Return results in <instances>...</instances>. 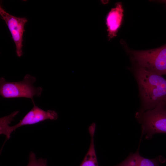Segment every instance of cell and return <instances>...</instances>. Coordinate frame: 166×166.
Here are the masks:
<instances>
[{
  "label": "cell",
  "instance_id": "cell-10",
  "mask_svg": "<svg viewBox=\"0 0 166 166\" xmlns=\"http://www.w3.org/2000/svg\"><path fill=\"white\" fill-rule=\"evenodd\" d=\"M26 166H47V160L42 158L37 159L35 154L31 152L29 155L28 164Z\"/></svg>",
  "mask_w": 166,
  "mask_h": 166
},
{
  "label": "cell",
  "instance_id": "cell-1",
  "mask_svg": "<svg viewBox=\"0 0 166 166\" xmlns=\"http://www.w3.org/2000/svg\"><path fill=\"white\" fill-rule=\"evenodd\" d=\"M137 82L140 101L139 112L152 109L166 99V79L133 64L131 69Z\"/></svg>",
  "mask_w": 166,
  "mask_h": 166
},
{
  "label": "cell",
  "instance_id": "cell-4",
  "mask_svg": "<svg viewBox=\"0 0 166 166\" xmlns=\"http://www.w3.org/2000/svg\"><path fill=\"white\" fill-rule=\"evenodd\" d=\"M32 101V109L17 124L13 126L9 125L14 118L11 115L0 118V134L5 135L7 140L10 139L14 131L20 127L35 124L47 120H56L58 118V114L55 111H45L36 105L34 101Z\"/></svg>",
  "mask_w": 166,
  "mask_h": 166
},
{
  "label": "cell",
  "instance_id": "cell-7",
  "mask_svg": "<svg viewBox=\"0 0 166 166\" xmlns=\"http://www.w3.org/2000/svg\"><path fill=\"white\" fill-rule=\"evenodd\" d=\"M115 5L108 13L106 18L109 40L117 36L123 19L124 9L122 3L118 2Z\"/></svg>",
  "mask_w": 166,
  "mask_h": 166
},
{
  "label": "cell",
  "instance_id": "cell-11",
  "mask_svg": "<svg viewBox=\"0 0 166 166\" xmlns=\"http://www.w3.org/2000/svg\"><path fill=\"white\" fill-rule=\"evenodd\" d=\"M164 101L165 102H166V99H165V100H164Z\"/></svg>",
  "mask_w": 166,
  "mask_h": 166
},
{
  "label": "cell",
  "instance_id": "cell-12",
  "mask_svg": "<svg viewBox=\"0 0 166 166\" xmlns=\"http://www.w3.org/2000/svg\"><path fill=\"white\" fill-rule=\"evenodd\" d=\"M165 2L166 3V1H165Z\"/></svg>",
  "mask_w": 166,
  "mask_h": 166
},
{
  "label": "cell",
  "instance_id": "cell-6",
  "mask_svg": "<svg viewBox=\"0 0 166 166\" xmlns=\"http://www.w3.org/2000/svg\"><path fill=\"white\" fill-rule=\"evenodd\" d=\"M0 14L2 18L5 21L12 36L16 46L17 55L20 57L23 54L22 44L24 26L27 22L25 18L15 17L6 12L0 6Z\"/></svg>",
  "mask_w": 166,
  "mask_h": 166
},
{
  "label": "cell",
  "instance_id": "cell-5",
  "mask_svg": "<svg viewBox=\"0 0 166 166\" xmlns=\"http://www.w3.org/2000/svg\"><path fill=\"white\" fill-rule=\"evenodd\" d=\"M36 78L29 74L26 75L23 80L18 82H8L5 78L0 79V94L4 98L24 97L34 101V96H40L42 91L41 87H35L33 84Z\"/></svg>",
  "mask_w": 166,
  "mask_h": 166
},
{
  "label": "cell",
  "instance_id": "cell-2",
  "mask_svg": "<svg viewBox=\"0 0 166 166\" xmlns=\"http://www.w3.org/2000/svg\"><path fill=\"white\" fill-rule=\"evenodd\" d=\"M127 50L133 64L160 75H166V44L147 50Z\"/></svg>",
  "mask_w": 166,
  "mask_h": 166
},
{
  "label": "cell",
  "instance_id": "cell-9",
  "mask_svg": "<svg viewBox=\"0 0 166 166\" xmlns=\"http://www.w3.org/2000/svg\"><path fill=\"white\" fill-rule=\"evenodd\" d=\"M96 128V124H92L88 130L91 137L90 146L81 163L79 166H99L94 144V136Z\"/></svg>",
  "mask_w": 166,
  "mask_h": 166
},
{
  "label": "cell",
  "instance_id": "cell-3",
  "mask_svg": "<svg viewBox=\"0 0 166 166\" xmlns=\"http://www.w3.org/2000/svg\"><path fill=\"white\" fill-rule=\"evenodd\" d=\"M135 118L141 124L142 135L151 139L158 133H166V102L163 101L156 107L144 112H137Z\"/></svg>",
  "mask_w": 166,
  "mask_h": 166
},
{
  "label": "cell",
  "instance_id": "cell-8",
  "mask_svg": "<svg viewBox=\"0 0 166 166\" xmlns=\"http://www.w3.org/2000/svg\"><path fill=\"white\" fill-rule=\"evenodd\" d=\"M139 147L135 153H131L123 161L113 166H160L162 157L159 156L153 159H149L141 156L139 152Z\"/></svg>",
  "mask_w": 166,
  "mask_h": 166
}]
</instances>
